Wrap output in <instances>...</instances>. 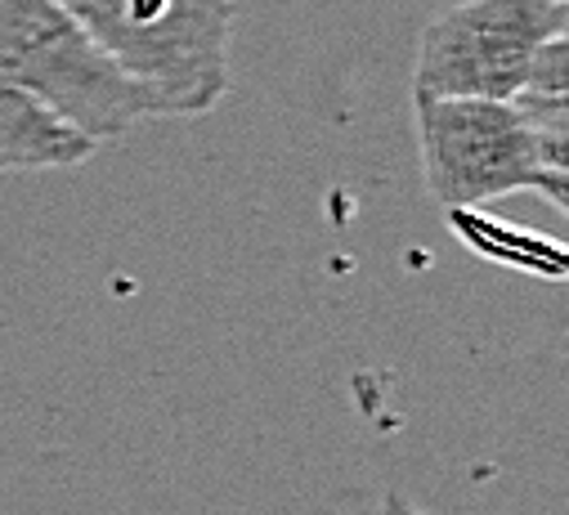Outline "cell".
<instances>
[{
  "instance_id": "6da1fadb",
  "label": "cell",
  "mask_w": 569,
  "mask_h": 515,
  "mask_svg": "<svg viewBox=\"0 0 569 515\" xmlns=\"http://www.w3.org/2000/svg\"><path fill=\"white\" fill-rule=\"evenodd\" d=\"M153 117H202L229 90L233 0H59Z\"/></svg>"
},
{
  "instance_id": "7a4b0ae2",
  "label": "cell",
  "mask_w": 569,
  "mask_h": 515,
  "mask_svg": "<svg viewBox=\"0 0 569 515\" xmlns=\"http://www.w3.org/2000/svg\"><path fill=\"white\" fill-rule=\"evenodd\" d=\"M421 175L445 211H471L511 193H542L565 211L569 158L556 153L511 99L412 94Z\"/></svg>"
},
{
  "instance_id": "3957f363",
  "label": "cell",
  "mask_w": 569,
  "mask_h": 515,
  "mask_svg": "<svg viewBox=\"0 0 569 515\" xmlns=\"http://www.w3.org/2000/svg\"><path fill=\"white\" fill-rule=\"evenodd\" d=\"M0 72L94 149L149 121V99L59 0H0Z\"/></svg>"
},
{
  "instance_id": "277c9868",
  "label": "cell",
  "mask_w": 569,
  "mask_h": 515,
  "mask_svg": "<svg viewBox=\"0 0 569 515\" xmlns=\"http://www.w3.org/2000/svg\"><path fill=\"white\" fill-rule=\"evenodd\" d=\"M556 32H569V0H458L417 41L412 94L511 99Z\"/></svg>"
},
{
  "instance_id": "5b68a950",
  "label": "cell",
  "mask_w": 569,
  "mask_h": 515,
  "mask_svg": "<svg viewBox=\"0 0 569 515\" xmlns=\"http://www.w3.org/2000/svg\"><path fill=\"white\" fill-rule=\"evenodd\" d=\"M94 158V144L68 121L41 108L23 85L0 72V175L23 171H68Z\"/></svg>"
},
{
  "instance_id": "8992f818",
  "label": "cell",
  "mask_w": 569,
  "mask_h": 515,
  "mask_svg": "<svg viewBox=\"0 0 569 515\" xmlns=\"http://www.w3.org/2000/svg\"><path fill=\"white\" fill-rule=\"evenodd\" d=\"M381 515H436V511H421V506H412V502H403V497H386Z\"/></svg>"
}]
</instances>
